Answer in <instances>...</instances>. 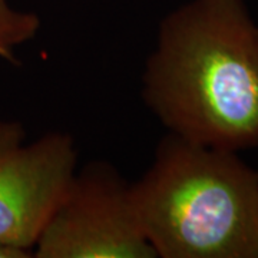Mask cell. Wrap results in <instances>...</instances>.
<instances>
[{
    "label": "cell",
    "instance_id": "3",
    "mask_svg": "<svg viewBox=\"0 0 258 258\" xmlns=\"http://www.w3.org/2000/svg\"><path fill=\"white\" fill-rule=\"evenodd\" d=\"M37 258H155L128 185L106 162L75 172L37 238Z\"/></svg>",
    "mask_w": 258,
    "mask_h": 258
},
{
    "label": "cell",
    "instance_id": "4",
    "mask_svg": "<svg viewBox=\"0 0 258 258\" xmlns=\"http://www.w3.org/2000/svg\"><path fill=\"white\" fill-rule=\"evenodd\" d=\"M75 172L71 135L50 132L25 144L19 122L0 120V245L33 251Z\"/></svg>",
    "mask_w": 258,
    "mask_h": 258
},
{
    "label": "cell",
    "instance_id": "5",
    "mask_svg": "<svg viewBox=\"0 0 258 258\" xmlns=\"http://www.w3.org/2000/svg\"><path fill=\"white\" fill-rule=\"evenodd\" d=\"M40 19L35 13L13 9L8 0H0V59L18 63L16 47L36 36Z\"/></svg>",
    "mask_w": 258,
    "mask_h": 258
},
{
    "label": "cell",
    "instance_id": "6",
    "mask_svg": "<svg viewBox=\"0 0 258 258\" xmlns=\"http://www.w3.org/2000/svg\"><path fill=\"white\" fill-rule=\"evenodd\" d=\"M33 251L12 245H0V258H26L32 257Z\"/></svg>",
    "mask_w": 258,
    "mask_h": 258
},
{
    "label": "cell",
    "instance_id": "2",
    "mask_svg": "<svg viewBox=\"0 0 258 258\" xmlns=\"http://www.w3.org/2000/svg\"><path fill=\"white\" fill-rule=\"evenodd\" d=\"M131 198L161 258H258V172L238 152L168 134Z\"/></svg>",
    "mask_w": 258,
    "mask_h": 258
},
{
    "label": "cell",
    "instance_id": "1",
    "mask_svg": "<svg viewBox=\"0 0 258 258\" xmlns=\"http://www.w3.org/2000/svg\"><path fill=\"white\" fill-rule=\"evenodd\" d=\"M144 98L171 134L240 152L258 147V25L244 0H191L161 23Z\"/></svg>",
    "mask_w": 258,
    "mask_h": 258
}]
</instances>
